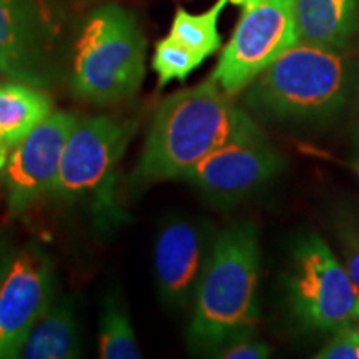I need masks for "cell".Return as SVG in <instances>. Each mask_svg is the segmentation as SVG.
I'll use <instances>...</instances> for the list:
<instances>
[{"mask_svg": "<svg viewBox=\"0 0 359 359\" xmlns=\"http://www.w3.org/2000/svg\"><path fill=\"white\" fill-rule=\"evenodd\" d=\"M145 34L135 13L118 4L97 7L75 39L72 90L97 105L132 98L145 77Z\"/></svg>", "mask_w": 359, "mask_h": 359, "instance_id": "277c9868", "label": "cell"}, {"mask_svg": "<svg viewBox=\"0 0 359 359\" xmlns=\"http://www.w3.org/2000/svg\"><path fill=\"white\" fill-rule=\"evenodd\" d=\"M53 293L55 273L42 246L29 243L8 253L0 271V359L19 358Z\"/></svg>", "mask_w": 359, "mask_h": 359, "instance_id": "ba28073f", "label": "cell"}, {"mask_svg": "<svg viewBox=\"0 0 359 359\" xmlns=\"http://www.w3.org/2000/svg\"><path fill=\"white\" fill-rule=\"evenodd\" d=\"M77 122L79 116L70 111H53L7 156L0 182L13 215L24 213L42 196L52 195L67 142Z\"/></svg>", "mask_w": 359, "mask_h": 359, "instance_id": "9c48e42d", "label": "cell"}, {"mask_svg": "<svg viewBox=\"0 0 359 359\" xmlns=\"http://www.w3.org/2000/svg\"><path fill=\"white\" fill-rule=\"evenodd\" d=\"M354 75L344 50L298 42L246 87L245 105L273 120H318L348 102Z\"/></svg>", "mask_w": 359, "mask_h": 359, "instance_id": "3957f363", "label": "cell"}, {"mask_svg": "<svg viewBox=\"0 0 359 359\" xmlns=\"http://www.w3.org/2000/svg\"><path fill=\"white\" fill-rule=\"evenodd\" d=\"M356 168H358V172H359V148H358V160H356Z\"/></svg>", "mask_w": 359, "mask_h": 359, "instance_id": "cb8c5ba5", "label": "cell"}, {"mask_svg": "<svg viewBox=\"0 0 359 359\" xmlns=\"http://www.w3.org/2000/svg\"><path fill=\"white\" fill-rule=\"evenodd\" d=\"M53 111L52 98L43 88L17 80L0 85V170L13 148Z\"/></svg>", "mask_w": 359, "mask_h": 359, "instance_id": "5bb4252c", "label": "cell"}, {"mask_svg": "<svg viewBox=\"0 0 359 359\" xmlns=\"http://www.w3.org/2000/svg\"><path fill=\"white\" fill-rule=\"evenodd\" d=\"M302 43L346 50L359 29V0H294Z\"/></svg>", "mask_w": 359, "mask_h": 359, "instance_id": "4fadbf2b", "label": "cell"}, {"mask_svg": "<svg viewBox=\"0 0 359 359\" xmlns=\"http://www.w3.org/2000/svg\"><path fill=\"white\" fill-rule=\"evenodd\" d=\"M298 42L294 0H251L243 6L212 80L228 95L240 93Z\"/></svg>", "mask_w": 359, "mask_h": 359, "instance_id": "52a82bcc", "label": "cell"}, {"mask_svg": "<svg viewBox=\"0 0 359 359\" xmlns=\"http://www.w3.org/2000/svg\"><path fill=\"white\" fill-rule=\"evenodd\" d=\"M228 97L210 79L165 98L151 120L133 185L183 178L218 148L263 133Z\"/></svg>", "mask_w": 359, "mask_h": 359, "instance_id": "6da1fadb", "label": "cell"}, {"mask_svg": "<svg viewBox=\"0 0 359 359\" xmlns=\"http://www.w3.org/2000/svg\"><path fill=\"white\" fill-rule=\"evenodd\" d=\"M285 168V158L263 133L231 142L188 170L183 180L213 203L226 205L262 190Z\"/></svg>", "mask_w": 359, "mask_h": 359, "instance_id": "30bf717a", "label": "cell"}, {"mask_svg": "<svg viewBox=\"0 0 359 359\" xmlns=\"http://www.w3.org/2000/svg\"><path fill=\"white\" fill-rule=\"evenodd\" d=\"M98 356L103 359H140L130 318L115 296H107L100 316Z\"/></svg>", "mask_w": 359, "mask_h": 359, "instance_id": "e0dca14e", "label": "cell"}, {"mask_svg": "<svg viewBox=\"0 0 359 359\" xmlns=\"http://www.w3.org/2000/svg\"><path fill=\"white\" fill-rule=\"evenodd\" d=\"M210 251L198 223L180 218L163 224L155 243V280L170 308H187L195 299Z\"/></svg>", "mask_w": 359, "mask_h": 359, "instance_id": "7c38bea8", "label": "cell"}, {"mask_svg": "<svg viewBox=\"0 0 359 359\" xmlns=\"http://www.w3.org/2000/svg\"><path fill=\"white\" fill-rule=\"evenodd\" d=\"M343 238L344 263H346L344 268H346L348 275L359 294V233L346 231L343 233Z\"/></svg>", "mask_w": 359, "mask_h": 359, "instance_id": "44dd1931", "label": "cell"}, {"mask_svg": "<svg viewBox=\"0 0 359 359\" xmlns=\"http://www.w3.org/2000/svg\"><path fill=\"white\" fill-rule=\"evenodd\" d=\"M226 4L228 0H217L215 6L203 13H190L178 7L168 35L201 57L208 58L222 47L218 19Z\"/></svg>", "mask_w": 359, "mask_h": 359, "instance_id": "2e32d148", "label": "cell"}, {"mask_svg": "<svg viewBox=\"0 0 359 359\" xmlns=\"http://www.w3.org/2000/svg\"><path fill=\"white\" fill-rule=\"evenodd\" d=\"M358 330H359V327H358Z\"/></svg>", "mask_w": 359, "mask_h": 359, "instance_id": "d4e9b609", "label": "cell"}, {"mask_svg": "<svg viewBox=\"0 0 359 359\" xmlns=\"http://www.w3.org/2000/svg\"><path fill=\"white\" fill-rule=\"evenodd\" d=\"M228 2L233 4V6L243 7V6H246V4H248V2H251V0H228Z\"/></svg>", "mask_w": 359, "mask_h": 359, "instance_id": "603a6c76", "label": "cell"}, {"mask_svg": "<svg viewBox=\"0 0 359 359\" xmlns=\"http://www.w3.org/2000/svg\"><path fill=\"white\" fill-rule=\"evenodd\" d=\"M259 243L253 223H236L212 243L195 293L188 344L217 356L231 341L255 333L258 308Z\"/></svg>", "mask_w": 359, "mask_h": 359, "instance_id": "7a4b0ae2", "label": "cell"}, {"mask_svg": "<svg viewBox=\"0 0 359 359\" xmlns=\"http://www.w3.org/2000/svg\"><path fill=\"white\" fill-rule=\"evenodd\" d=\"M205 60L206 58L201 57L200 53L193 52L191 48L167 35L155 45L151 67L158 75V85L165 87L173 80H180V82L187 80L188 75L198 69Z\"/></svg>", "mask_w": 359, "mask_h": 359, "instance_id": "ac0fdd59", "label": "cell"}, {"mask_svg": "<svg viewBox=\"0 0 359 359\" xmlns=\"http://www.w3.org/2000/svg\"><path fill=\"white\" fill-rule=\"evenodd\" d=\"M80 356V331L69 302H52L39 318L19 358L74 359Z\"/></svg>", "mask_w": 359, "mask_h": 359, "instance_id": "9a60e30c", "label": "cell"}, {"mask_svg": "<svg viewBox=\"0 0 359 359\" xmlns=\"http://www.w3.org/2000/svg\"><path fill=\"white\" fill-rule=\"evenodd\" d=\"M8 253H11V250H8V246L6 245V241H4V238L0 236V271H2L4 264L7 262Z\"/></svg>", "mask_w": 359, "mask_h": 359, "instance_id": "7402d4cb", "label": "cell"}, {"mask_svg": "<svg viewBox=\"0 0 359 359\" xmlns=\"http://www.w3.org/2000/svg\"><path fill=\"white\" fill-rule=\"evenodd\" d=\"M137 132V122L107 115L82 116L67 142L52 195L85 206L98 228L127 218L116 200V170Z\"/></svg>", "mask_w": 359, "mask_h": 359, "instance_id": "5b68a950", "label": "cell"}, {"mask_svg": "<svg viewBox=\"0 0 359 359\" xmlns=\"http://www.w3.org/2000/svg\"><path fill=\"white\" fill-rule=\"evenodd\" d=\"M320 359H359V330L353 326L336 330L334 338L316 354Z\"/></svg>", "mask_w": 359, "mask_h": 359, "instance_id": "d6986e66", "label": "cell"}, {"mask_svg": "<svg viewBox=\"0 0 359 359\" xmlns=\"http://www.w3.org/2000/svg\"><path fill=\"white\" fill-rule=\"evenodd\" d=\"M293 311L304 326L336 331L359 321V294L346 268L320 235L303 236L288 275Z\"/></svg>", "mask_w": 359, "mask_h": 359, "instance_id": "8992f818", "label": "cell"}, {"mask_svg": "<svg viewBox=\"0 0 359 359\" xmlns=\"http://www.w3.org/2000/svg\"><path fill=\"white\" fill-rule=\"evenodd\" d=\"M0 70L43 90L55 83L53 35L35 0H0Z\"/></svg>", "mask_w": 359, "mask_h": 359, "instance_id": "8fae6325", "label": "cell"}, {"mask_svg": "<svg viewBox=\"0 0 359 359\" xmlns=\"http://www.w3.org/2000/svg\"><path fill=\"white\" fill-rule=\"evenodd\" d=\"M271 354L266 343L255 338V333L245 334L219 349L217 358L223 359H264Z\"/></svg>", "mask_w": 359, "mask_h": 359, "instance_id": "ffe728a7", "label": "cell"}]
</instances>
